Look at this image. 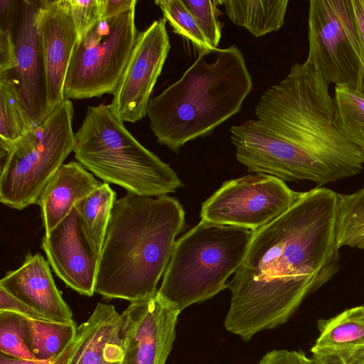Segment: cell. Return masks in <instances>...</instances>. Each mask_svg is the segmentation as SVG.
I'll use <instances>...</instances> for the list:
<instances>
[{"label":"cell","mask_w":364,"mask_h":364,"mask_svg":"<svg viewBox=\"0 0 364 364\" xmlns=\"http://www.w3.org/2000/svg\"><path fill=\"white\" fill-rule=\"evenodd\" d=\"M338 193L316 187L254 232L244 259L228 284L225 328L244 341L280 326L301 302L339 271L336 224Z\"/></svg>","instance_id":"obj_1"},{"label":"cell","mask_w":364,"mask_h":364,"mask_svg":"<svg viewBox=\"0 0 364 364\" xmlns=\"http://www.w3.org/2000/svg\"><path fill=\"white\" fill-rule=\"evenodd\" d=\"M185 212L175 198L127 193L114 204L100 255L95 291L130 302L156 292Z\"/></svg>","instance_id":"obj_2"},{"label":"cell","mask_w":364,"mask_h":364,"mask_svg":"<svg viewBox=\"0 0 364 364\" xmlns=\"http://www.w3.org/2000/svg\"><path fill=\"white\" fill-rule=\"evenodd\" d=\"M329 85L310 63H296L263 92L255 114L267 132L304 153L332 183L360 173L364 152L336 127Z\"/></svg>","instance_id":"obj_3"},{"label":"cell","mask_w":364,"mask_h":364,"mask_svg":"<svg viewBox=\"0 0 364 364\" xmlns=\"http://www.w3.org/2000/svg\"><path fill=\"white\" fill-rule=\"evenodd\" d=\"M252 87L237 46L200 53L179 80L150 99V128L159 144L178 152L237 114Z\"/></svg>","instance_id":"obj_4"},{"label":"cell","mask_w":364,"mask_h":364,"mask_svg":"<svg viewBox=\"0 0 364 364\" xmlns=\"http://www.w3.org/2000/svg\"><path fill=\"white\" fill-rule=\"evenodd\" d=\"M75 138V158L104 183L146 197L183 186L170 166L141 145L109 105L88 107Z\"/></svg>","instance_id":"obj_5"},{"label":"cell","mask_w":364,"mask_h":364,"mask_svg":"<svg viewBox=\"0 0 364 364\" xmlns=\"http://www.w3.org/2000/svg\"><path fill=\"white\" fill-rule=\"evenodd\" d=\"M254 232L201 220L177 241L158 294L181 311L228 287Z\"/></svg>","instance_id":"obj_6"},{"label":"cell","mask_w":364,"mask_h":364,"mask_svg":"<svg viewBox=\"0 0 364 364\" xmlns=\"http://www.w3.org/2000/svg\"><path fill=\"white\" fill-rule=\"evenodd\" d=\"M73 105L65 100L40 125L6 147H0V201L22 210L40 195L74 151Z\"/></svg>","instance_id":"obj_7"},{"label":"cell","mask_w":364,"mask_h":364,"mask_svg":"<svg viewBox=\"0 0 364 364\" xmlns=\"http://www.w3.org/2000/svg\"><path fill=\"white\" fill-rule=\"evenodd\" d=\"M135 8L102 19L77 41L66 75L65 100L114 93L139 33Z\"/></svg>","instance_id":"obj_8"},{"label":"cell","mask_w":364,"mask_h":364,"mask_svg":"<svg viewBox=\"0 0 364 364\" xmlns=\"http://www.w3.org/2000/svg\"><path fill=\"white\" fill-rule=\"evenodd\" d=\"M308 39L306 60L329 83L364 92V53L350 0H311Z\"/></svg>","instance_id":"obj_9"},{"label":"cell","mask_w":364,"mask_h":364,"mask_svg":"<svg viewBox=\"0 0 364 364\" xmlns=\"http://www.w3.org/2000/svg\"><path fill=\"white\" fill-rule=\"evenodd\" d=\"M299 194L275 176L250 174L223 183L203 203L200 218L255 232L287 210Z\"/></svg>","instance_id":"obj_10"},{"label":"cell","mask_w":364,"mask_h":364,"mask_svg":"<svg viewBox=\"0 0 364 364\" xmlns=\"http://www.w3.org/2000/svg\"><path fill=\"white\" fill-rule=\"evenodd\" d=\"M171 49L166 21L161 18L139 32L132 54L109 105L123 122L146 115L150 96Z\"/></svg>","instance_id":"obj_11"},{"label":"cell","mask_w":364,"mask_h":364,"mask_svg":"<svg viewBox=\"0 0 364 364\" xmlns=\"http://www.w3.org/2000/svg\"><path fill=\"white\" fill-rule=\"evenodd\" d=\"M237 161L249 172L262 173L282 181L329 183L324 172L304 153L287 141L267 132L256 119L230 127Z\"/></svg>","instance_id":"obj_12"},{"label":"cell","mask_w":364,"mask_h":364,"mask_svg":"<svg viewBox=\"0 0 364 364\" xmlns=\"http://www.w3.org/2000/svg\"><path fill=\"white\" fill-rule=\"evenodd\" d=\"M41 1H17L14 26L16 65L0 74L9 81L35 125H40L52 113L48 105L44 56L38 28Z\"/></svg>","instance_id":"obj_13"},{"label":"cell","mask_w":364,"mask_h":364,"mask_svg":"<svg viewBox=\"0 0 364 364\" xmlns=\"http://www.w3.org/2000/svg\"><path fill=\"white\" fill-rule=\"evenodd\" d=\"M180 309L155 294L130 302L121 316V364H165Z\"/></svg>","instance_id":"obj_14"},{"label":"cell","mask_w":364,"mask_h":364,"mask_svg":"<svg viewBox=\"0 0 364 364\" xmlns=\"http://www.w3.org/2000/svg\"><path fill=\"white\" fill-rule=\"evenodd\" d=\"M41 247L54 272L68 287L84 296L94 294L100 253L89 240L75 207L44 235Z\"/></svg>","instance_id":"obj_15"},{"label":"cell","mask_w":364,"mask_h":364,"mask_svg":"<svg viewBox=\"0 0 364 364\" xmlns=\"http://www.w3.org/2000/svg\"><path fill=\"white\" fill-rule=\"evenodd\" d=\"M38 28L46 66L48 105L53 112L65 100L66 75L78 41L65 0L41 1Z\"/></svg>","instance_id":"obj_16"},{"label":"cell","mask_w":364,"mask_h":364,"mask_svg":"<svg viewBox=\"0 0 364 364\" xmlns=\"http://www.w3.org/2000/svg\"><path fill=\"white\" fill-rule=\"evenodd\" d=\"M48 263L38 253L28 254L20 267L1 279L0 287L48 321L71 323L72 311L54 282Z\"/></svg>","instance_id":"obj_17"},{"label":"cell","mask_w":364,"mask_h":364,"mask_svg":"<svg viewBox=\"0 0 364 364\" xmlns=\"http://www.w3.org/2000/svg\"><path fill=\"white\" fill-rule=\"evenodd\" d=\"M122 358L121 316L112 305L98 303L77 327L62 364H121Z\"/></svg>","instance_id":"obj_18"},{"label":"cell","mask_w":364,"mask_h":364,"mask_svg":"<svg viewBox=\"0 0 364 364\" xmlns=\"http://www.w3.org/2000/svg\"><path fill=\"white\" fill-rule=\"evenodd\" d=\"M311 348L315 364H364V305L317 321Z\"/></svg>","instance_id":"obj_19"},{"label":"cell","mask_w":364,"mask_h":364,"mask_svg":"<svg viewBox=\"0 0 364 364\" xmlns=\"http://www.w3.org/2000/svg\"><path fill=\"white\" fill-rule=\"evenodd\" d=\"M101 183L80 163L63 164L48 181L36 202L41 209L45 234L49 233Z\"/></svg>","instance_id":"obj_20"},{"label":"cell","mask_w":364,"mask_h":364,"mask_svg":"<svg viewBox=\"0 0 364 364\" xmlns=\"http://www.w3.org/2000/svg\"><path fill=\"white\" fill-rule=\"evenodd\" d=\"M24 340L36 360L62 364L77 336L75 321L58 323L24 316Z\"/></svg>","instance_id":"obj_21"},{"label":"cell","mask_w":364,"mask_h":364,"mask_svg":"<svg viewBox=\"0 0 364 364\" xmlns=\"http://www.w3.org/2000/svg\"><path fill=\"white\" fill-rule=\"evenodd\" d=\"M232 23L255 37L277 31L284 23L289 0H219Z\"/></svg>","instance_id":"obj_22"},{"label":"cell","mask_w":364,"mask_h":364,"mask_svg":"<svg viewBox=\"0 0 364 364\" xmlns=\"http://www.w3.org/2000/svg\"><path fill=\"white\" fill-rule=\"evenodd\" d=\"M116 196L109 183H101L75 205L89 240L100 255Z\"/></svg>","instance_id":"obj_23"},{"label":"cell","mask_w":364,"mask_h":364,"mask_svg":"<svg viewBox=\"0 0 364 364\" xmlns=\"http://www.w3.org/2000/svg\"><path fill=\"white\" fill-rule=\"evenodd\" d=\"M334 91L335 124L364 152V92L347 85H337Z\"/></svg>","instance_id":"obj_24"},{"label":"cell","mask_w":364,"mask_h":364,"mask_svg":"<svg viewBox=\"0 0 364 364\" xmlns=\"http://www.w3.org/2000/svg\"><path fill=\"white\" fill-rule=\"evenodd\" d=\"M336 232L339 248L364 250V187L350 194H338Z\"/></svg>","instance_id":"obj_25"},{"label":"cell","mask_w":364,"mask_h":364,"mask_svg":"<svg viewBox=\"0 0 364 364\" xmlns=\"http://www.w3.org/2000/svg\"><path fill=\"white\" fill-rule=\"evenodd\" d=\"M36 125L27 114L12 84L0 78V147H6Z\"/></svg>","instance_id":"obj_26"},{"label":"cell","mask_w":364,"mask_h":364,"mask_svg":"<svg viewBox=\"0 0 364 364\" xmlns=\"http://www.w3.org/2000/svg\"><path fill=\"white\" fill-rule=\"evenodd\" d=\"M154 3L161 10L163 18L171 26L173 32L190 41L199 53L215 50L182 0H157Z\"/></svg>","instance_id":"obj_27"},{"label":"cell","mask_w":364,"mask_h":364,"mask_svg":"<svg viewBox=\"0 0 364 364\" xmlns=\"http://www.w3.org/2000/svg\"><path fill=\"white\" fill-rule=\"evenodd\" d=\"M24 316L0 311V351L17 358L36 360L25 343Z\"/></svg>","instance_id":"obj_28"},{"label":"cell","mask_w":364,"mask_h":364,"mask_svg":"<svg viewBox=\"0 0 364 364\" xmlns=\"http://www.w3.org/2000/svg\"><path fill=\"white\" fill-rule=\"evenodd\" d=\"M194 18L210 45L218 48L221 38L222 25L219 16L223 14L218 5L219 0H182Z\"/></svg>","instance_id":"obj_29"},{"label":"cell","mask_w":364,"mask_h":364,"mask_svg":"<svg viewBox=\"0 0 364 364\" xmlns=\"http://www.w3.org/2000/svg\"><path fill=\"white\" fill-rule=\"evenodd\" d=\"M17 1L0 0V74L16 65L14 26Z\"/></svg>","instance_id":"obj_30"},{"label":"cell","mask_w":364,"mask_h":364,"mask_svg":"<svg viewBox=\"0 0 364 364\" xmlns=\"http://www.w3.org/2000/svg\"><path fill=\"white\" fill-rule=\"evenodd\" d=\"M77 29L78 40L103 18L102 0H65Z\"/></svg>","instance_id":"obj_31"},{"label":"cell","mask_w":364,"mask_h":364,"mask_svg":"<svg viewBox=\"0 0 364 364\" xmlns=\"http://www.w3.org/2000/svg\"><path fill=\"white\" fill-rule=\"evenodd\" d=\"M0 311H11L26 317L48 321L31 306L15 298L0 287Z\"/></svg>","instance_id":"obj_32"},{"label":"cell","mask_w":364,"mask_h":364,"mask_svg":"<svg viewBox=\"0 0 364 364\" xmlns=\"http://www.w3.org/2000/svg\"><path fill=\"white\" fill-rule=\"evenodd\" d=\"M258 364H315L302 350H274L267 353Z\"/></svg>","instance_id":"obj_33"},{"label":"cell","mask_w":364,"mask_h":364,"mask_svg":"<svg viewBox=\"0 0 364 364\" xmlns=\"http://www.w3.org/2000/svg\"><path fill=\"white\" fill-rule=\"evenodd\" d=\"M136 3V0H102L103 18L121 14Z\"/></svg>","instance_id":"obj_34"},{"label":"cell","mask_w":364,"mask_h":364,"mask_svg":"<svg viewBox=\"0 0 364 364\" xmlns=\"http://www.w3.org/2000/svg\"><path fill=\"white\" fill-rule=\"evenodd\" d=\"M359 40L364 53V0H350Z\"/></svg>","instance_id":"obj_35"},{"label":"cell","mask_w":364,"mask_h":364,"mask_svg":"<svg viewBox=\"0 0 364 364\" xmlns=\"http://www.w3.org/2000/svg\"><path fill=\"white\" fill-rule=\"evenodd\" d=\"M0 364H52L48 361L17 358L6 355L2 353L0 354Z\"/></svg>","instance_id":"obj_36"}]
</instances>
